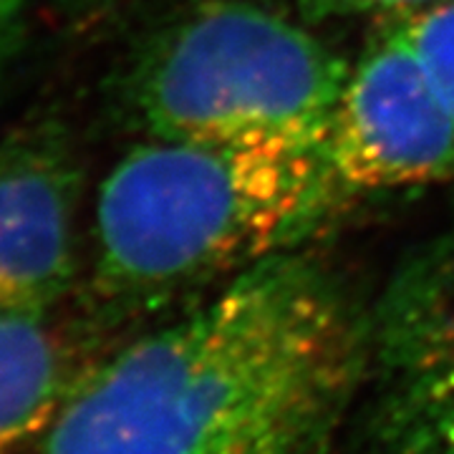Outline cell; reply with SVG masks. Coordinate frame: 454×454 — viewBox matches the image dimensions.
Segmentation results:
<instances>
[{
    "instance_id": "cell-1",
    "label": "cell",
    "mask_w": 454,
    "mask_h": 454,
    "mask_svg": "<svg viewBox=\"0 0 454 454\" xmlns=\"http://www.w3.org/2000/svg\"><path fill=\"white\" fill-rule=\"evenodd\" d=\"M324 260H265L89 364L31 454H310L372 348Z\"/></svg>"
},
{
    "instance_id": "cell-2",
    "label": "cell",
    "mask_w": 454,
    "mask_h": 454,
    "mask_svg": "<svg viewBox=\"0 0 454 454\" xmlns=\"http://www.w3.org/2000/svg\"><path fill=\"white\" fill-rule=\"evenodd\" d=\"M324 146L152 139L104 177L91 227V310L112 321L205 295L303 250L346 205Z\"/></svg>"
},
{
    "instance_id": "cell-3",
    "label": "cell",
    "mask_w": 454,
    "mask_h": 454,
    "mask_svg": "<svg viewBox=\"0 0 454 454\" xmlns=\"http://www.w3.org/2000/svg\"><path fill=\"white\" fill-rule=\"evenodd\" d=\"M351 71L301 18L258 0H200L152 33L121 82L145 137L324 146Z\"/></svg>"
},
{
    "instance_id": "cell-4",
    "label": "cell",
    "mask_w": 454,
    "mask_h": 454,
    "mask_svg": "<svg viewBox=\"0 0 454 454\" xmlns=\"http://www.w3.org/2000/svg\"><path fill=\"white\" fill-rule=\"evenodd\" d=\"M324 157L351 200L454 179V109L399 20L351 64Z\"/></svg>"
},
{
    "instance_id": "cell-5",
    "label": "cell",
    "mask_w": 454,
    "mask_h": 454,
    "mask_svg": "<svg viewBox=\"0 0 454 454\" xmlns=\"http://www.w3.org/2000/svg\"><path fill=\"white\" fill-rule=\"evenodd\" d=\"M82 167L61 124L0 139V313L53 310L76 280Z\"/></svg>"
},
{
    "instance_id": "cell-6",
    "label": "cell",
    "mask_w": 454,
    "mask_h": 454,
    "mask_svg": "<svg viewBox=\"0 0 454 454\" xmlns=\"http://www.w3.org/2000/svg\"><path fill=\"white\" fill-rule=\"evenodd\" d=\"M372 343L399 429L432 454H454V223L394 276Z\"/></svg>"
},
{
    "instance_id": "cell-7",
    "label": "cell",
    "mask_w": 454,
    "mask_h": 454,
    "mask_svg": "<svg viewBox=\"0 0 454 454\" xmlns=\"http://www.w3.org/2000/svg\"><path fill=\"white\" fill-rule=\"evenodd\" d=\"M89 364L56 309L0 313V454L33 450Z\"/></svg>"
},
{
    "instance_id": "cell-8",
    "label": "cell",
    "mask_w": 454,
    "mask_h": 454,
    "mask_svg": "<svg viewBox=\"0 0 454 454\" xmlns=\"http://www.w3.org/2000/svg\"><path fill=\"white\" fill-rule=\"evenodd\" d=\"M399 23L454 109V0H442Z\"/></svg>"
},
{
    "instance_id": "cell-9",
    "label": "cell",
    "mask_w": 454,
    "mask_h": 454,
    "mask_svg": "<svg viewBox=\"0 0 454 454\" xmlns=\"http://www.w3.org/2000/svg\"><path fill=\"white\" fill-rule=\"evenodd\" d=\"M301 16L376 18L381 23L417 16L442 0H288Z\"/></svg>"
},
{
    "instance_id": "cell-10",
    "label": "cell",
    "mask_w": 454,
    "mask_h": 454,
    "mask_svg": "<svg viewBox=\"0 0 454 454\" xmlns=\"http://www.w3.org/2000/svg\"><path fill=\"white\" fill-rule=\"evenodd\" d=\"M20 8H23V0H0V71L18 41Z\"/></svg>"
},
{
    "instance_id": "cell-11",
    "label": "cell",
    "mask_w": 454,
    "mask_h": 454,
    "mask_svg": "<svg viewBox=\"0 0 454 454\" xmlns=\"http://www.w3.org/2000/svg\"><path fill=\"white\" fill-rule=\"evenodd\" d=\"M61 8H64L66 13H71V16H98V13H104V11H109L114 5H119L121 0H56Z\"/></svg>"
}]
</instances>
